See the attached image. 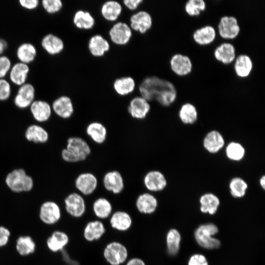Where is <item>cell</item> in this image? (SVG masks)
Returning a JSON list of instances; mask_svg holds the SVG:
<instances>
[{"mask_svg":"<svg viewBox=\"0 0 265 265\" xmlns=\"http://www.w3.org/2000/svg\"><path fill=\"white\" fill-rule=\"evenodd\" d=\"M91 142L83 137L75 135L67 140L66 148L61 151L63 160L70 163H79L86 161L92 154Z\"/></svg>","mask_w":265,"mask_h":265,"instance_id":"6da1fadb","label":"cell"},{"mask_svg":"<svg viewBox=\"0 0 265 265\" xmlns=\"http://www.w3.org/2000/svg\"><path fill=\"white\" fill-rule=\"evenodd\" d=\"M175 87L171 81L157 76L148 77L144 79L139 86L140 96L151 102L156 100L165 91Z\"/></svg>","mask_w":265,"mask_h":265,"instance_id":"7a4b0ae2","label":"cell"},{"mask_svg":"<svg viewBox=\"0 0 265 265\" xmlns=\"http://www.w3.org/2000/svg\"><path fill=\"white\" fill-rule=\"evenodd\" d=\"M217 227L213 223H208L199 226L194 232V237L198 244L201 247L213 249L219 247L221 243L212 236L218 233Z\"/></svg>","mask_w":265,"mask_h":265,"instance_id":"3957f363","label":"cell"},{"mask_svg":"<svg viewBox=\"0 0 265 265\" xmlns=\"http://www.w3.org/2000/svg\"><path fill=\"white\" fill-rule=\"evenodd\" d=\"M100 180L95 174L90 171L79 173L74 180L77 192L83 196L92 195L97 190Z\"/></svg>","mask_w":265,"mask_h":265,"instance_id":"277c9868","label":"cell"},{"mask_svg":"<svg viewBox=\"0 0 265 265\" xmlns=\"http://www.w3.org/2000/svg\"><path fill=\"white\" fill-rule=\"evenodd\" d=\"M101 183L106 191L115 195L122 193L125 189L126 183L124 176L116 169L106 172L101 178Z\"/></svg>","mask_w":265,"mask_h":265,"instance_id":"5b68a950","label":"cell"},{"mask_svg":"<svg viewBox=\"0 0 265 265\" xmlns=\"http://www.w3.org/2000/svg\"><path fill=\"white\" fill-rule=\"evenodd\" d=\"M5 182L8 187L15 192L30 191L33 186L32 179L23 169H15L9 173L6 177Z\"/></svg>","mask_w":265,"mask_h":265,"instance_id":"8992f818","label":"cell"},{"mask_svg":"<svg viewBox=\"0 0 265 265\" xmlns=\"http://www.w3.org/2000/svg\"><path fill=\"white\" fill-rule=\"evenodd\" d=\"M129 252L122 243L113 241L108 243L103 250V256L110 265H121L128 260Z\"/></svg>","mask_w":265,"mask_h":265,"instance_id":"52a82bcc","label":"cell"},{"mask_svg":"<svg viewBox=\"0 0 265 265\" xmlns=\"http://www.w3.org/2000/svg\"><path fill=\"white\" fill-rule=\"evenodd\" d=\"M142 183L147 191L153 193L163 191L167 186V181L160 170L150 169L144 174Z\"/></svg>","mask_w":265,"mask_h":265,"instance_id":"ba28073f","label":"cell"},{"mask_svg":"<svg viewBox=\"0 0 265 265\" xmlns=\"http://www.w3.org/2000/svg\"><path fill=\"white\" fill-rule=\"evenodd\" d=\"M86 138L96 145H102L107 139L108 131L106 126L99 121L88 123L84 129Z\"/></svg>","mask_w":265,"mask_h":265,"instance_id":"9c48e42d","label":"cell"},{"mask_svg":"<svg viewBox=\"0 0 265 265\" xmlns=\"http://www.w3.org/2000/svg\"><path fill=\"white\" fill-rule=\"evenodd\" d=\"M67 213L74 218H80L85 213L86 203L84 197L78 192L69 193L64 199Z\"/></svg>","mask_w":265,"mask_h":265,"instance_id":"30bf717a","label":"cell"},{"mask_svg":"<svg viewBox=\"0 0 265 265\" xmlns=\"http://www.w3.org/2000/svg\"><path fill=\"white\" fill-rule=\"evenodd\" d=\"M151 109L150 102L141 96L132 99L127 106V112L133 120L142 121L146 119Z\"/></svg>","mask_w":265,"mask_h":265,"instance_id":"8fae6325","label":"cell"},{"mask_svg":"<svg viewBox=\"0 0 265 265\" xmlns=\"http://www.w3.org/2000/svg\"><path fill=\"white\" fill-rule=\"evenodd\" d=\"M38 216L44 224L48 225H54L61 219L60 208L56 203L53 201L45 202L40 208Z\"/></svg>","mask_w":265,"mask_h":265,"instance_id":"7c38bea8","label":"cell"},{"mask_svg":"<svg viewBox=\"0 0 265 265\" xmlns=\"http://www.w3.org/2000/svg\"><path fill=\"white\" fill-rule=\"evenodd\" d=\"M240 26L237 19L233 16H223L219 22L218 30L223 39H234L240 32Z\"/></svg>","mask_w":265,"mask_h":265,"instance_id":"4fadbf2b","label":"cell"},{"mask_svg":"<svg viewBox=\"0 0 265 265\" xmlns=\"http://www.w3.org/2000/svg\"><path fill=\"white\" fill-rule=\"evenodd\" d=\"M132 35V29L127 24L119 22L115 23L109 30L111 41L116 45L123 46L127 44Z\"/></svg>","mask_w":265,"mask_h":265,"instance_id":"5bb4252c","label":"cell"},{"mask_svg":"<svg viewBox=\"0 0 265 265\" xmlns=\"http://www.w3.org/2000/svg\"><path fill=\"white\" fill-rule=\"evenodd\" d=\"M158 206V200L152 193L148 191L142 192L139 193L135 198V208L137 211L142 214H152L156 211Z\"/></svg>","mask_w":265,"mask_h":265,"instance_id":"9a60e30c","label":"cell"},{"mask_svg":"<svg viewBox=\"0 0 265 265\" xmlns=\"http://www.w3.org/2000/svg\"><path fill=\"white\" fill-rule=\"evenodd\" d=\"M130 22V26L132 30L144 34L151 28L153 19L148 12L141 10L132 14Z\"/></svg>","mask_w":265,"mask_h":265,"instance_id":"2e32d148","label":"cell"},{"mask_svg":"<svg viewBox=\"0 0 265 265\" xmlns=\"http://www.w3.org/2000/svg\"><path fill=\"white\" fill-rule=\"evenodd\" d=\"M170 65L172 71L180 76H186L192 71V63L190 58L186 55L176 53L171 58Z\"/></svg>","mask_w":265,"mask_h":265,"instance_id":"e0dca14e","label":"cell"},{"mask_svg":"<svg viewBox=\"0 0 265 265\" xmlns=\"http://www.w3.org/2000/svg\"><path fill=\"white\" fill-rule=\"evenodd\" d=\"M109 224L111 228L119 232L128 231L132 224V219L128 212L118 210L113 212L109 217Z\"/></svg>","mask_w":265,"mask_h":265,"instance_id":"ac0fdd59","label":"cell"},{"mask_svg":"<svg viewBox=\"0 0 265 265\" xmlns=\"http://www.w3.org/2000/svg\"><path fill=\"white\" fill-rule=\"evenodd\" d=\"M106 232V227L102 221L92 220L85 225L83 231V236L86 241L93 242L100 239Z\"/></svg>","mask_w":265,"mask_h":265,"instance_id":"d6986e66","label":"cell"},{"mask_svg":"<svg viewBox=\"0 0 265 265\" xmlns=\"http://www.w3.org/2000/svg\"><path fill=\"white\" fill-rule=\"evenodd\" d=\"M69 237L64 231L56 230L52 232L46 240L48 249L53 253L61 252L69 242Z\"/></svg>","mask_w":265,"mask_h":265,"instance_id":"ffe728a7","label":"cell"},{"mask_svg":"<svg viewBox=\"0 0 265 265\" xmlns=\"http://www.w3.org/2000/svg\"><path fill=\"white\" fill-rule=\"evenodd\" d=\"M54 112L63 119L71 117L75 111L71 99L67 96H61L54 100L52 105Z\"/></svg>","mask_w":265,"mask_h":265,"instance_id":"44dd1931","label":"cell"},{"mask_svg":"<svg viewBox=\"0 0 265 265\" xmlns=\"http://www.w3.org/2000/svg\"><path fill=\"white\" fill-rule=\"evenodd\" d=\"M203 145L209 153L215 154L223 148L225 140L220 132L212 130L208 132L204 137Z\"/></svg>","mask_w":265,"mask_h":265,"instance_id":"7402d4cb","label":"cell"},{"mask_svg":"<svg viewBox=\"0 0 265 265\" xmlns=\"http://www.w3.org/2000/svg\"><path fill=\"white\" fill-rule=\"evenodd\" d=\"M34 96V86L30 83H25L18 89L14 99L15 104L20 108L27 107L33 102Z\"/></svg>","mask_w":265,"mask_h":265,"instance_id":"603a6c76","label":"cell"},{"mask_svg":"<svg viewBox=\"0 0 265 265\" xmlns=\"http://www.w3.org/2000/svg\"><path fill=\"white\" fill-rule=\"evenodd\" d=\"M92 209L94 215L100 219L109 217L113 212V205L106 197L100 196L93 202Z\"/></svg>","mask_w":265,"mask_h":265,"instance_id":"cb8c5ba5","label":"cell"},{"mask_svg":"<svg viewBox=\"0 0 265 265\" xmlns=\"http://www.w3.org/2000/svg\"><path fill=\"white\" fill-rule=\"evenodd\" d=\"M214 56L217 60L223 64L231 63L236 57L235 48L230 43H223L215 49Z\"/></svg>","mask_w":265,"mask_h":265,"instance_id":"d4e9b609","label":"cell"},{"mask_svg":"<svg viewBox=\"0 0 265 265\" xmlns=\"http://www.w3.org/2000/svg\"><path fill=\"white\" fill-rule=\"evenodd\" d=\"M88 50L90 53L95 57L103 56L110 49L107 40L100 34L92 36L88 43Z\"/></svg>","mask_w":265,"mask_h":265,"instance_id":"484cf974","label":"cell"},{"mask_svg":"<svg viewBox=\"0 0 265 265\" xmlns=\"http://www.w3.org/2000/svg\"><path fill=\"white\" fill-rule=\"evenodd\" d=\"M194 41L200 45L212 43L216 37V31L212 26L207 25L197 29L192 35Z\"/></svg>","mask_w":265,"mask_h":265,"instance_id":"4316f807","label":"cell"},{"mask_svg":"<svg viewBox=\"0 0 265 265\" xmlns=\"http://www.w3.org/2000/svg\"><path fill=\"white\" fill-rule=\"evenodd\" d=\"M41 45L51 55L60 53L64 48L63 40L53 34H48L45 36L42 40Z\"/></svg>","mask_w":265,"mask_h":265,"instance_id":"83f0119b","label":"cell"},{"mask_svg":"<svg viewBox=\"0 0 265 265\" xmlns=\"http://www.w3.org/2000/svg\"><path fill=\"white\" fill-rule=\"evenodd\" d=\"M36 248V243L29 235H21L16 240L15 249L21 256L26 257L33 254Z\"/></svg>","mask_w":265,"mask_h":265,"instance_id":"f1b7e54d","label":"cell"},{"mask_svg":"<svg viewBox=\"0 0 265 265\" xmlns=\"http://www.w3.org/2000/svg\"><path fill=\"white\" fill-rule=\"evenodd\" d=\"M253 65L250 57L245 54H241L236 57L234 70L236 75L240 78H246L250 74Z\"/></svg>","mask_w":265,"mask_h":265,"instance_id":"f546056e","label":"cell"},{"mask_svg":"<svg viewBox=\"0 0 265 265\" xmlns=\"http://www.w3.org/2000/svg\"><path fill=\"white\" fill-rule=\"evenodd\" d=\"M122 11L121 4L116 0H108L101 6V13L103 17L110 22L115 21Z\"/></svg>","mask_w":265,"mask_h":265,"instance_id":"4dcf8cb0","label":"cell"},{"mask_svg":"<svg viewBox=\"0 0 265 265\" xmlns=\"http://www.w3.org/2000/svg\"><path fill=\"white\" fill-rule=\"evenodd\" d=\"M30 111L34 118L39 122L47 121L51 114V107L46 102L33 101L30 105Z\"/></svg>","mask_w":265,"mask_h":265,"instance_id":"1f68e13d","label":"cell"},{"mask_svg":"<svg viewBox=\"0 0 265 265\" xmlns=\"http://www.w3.org/2000/svg\"><path fill=\"white\" fill-rule=\"evenodd\" d=\"M113 86L117 94L125 96L134 91L135 82L131 77H123L116 79L113 82Z\"/></svg>","mask_w":265,"mask_h":265,"instance_id":"d6a6232c","label":"cell"},{"mask_svg":"<svg viewBox=\"0 0 265 265\" xmlns=\"http://www.w3.org/2000/svg\"><path fill=\"white\" fill-rule=\"evenodd\" d=\"M29 71L26 64L19 62L15 64L10 72L11 81L17 85H22L25 83Z\"/></svg>","mask_w":265,"mask_h":265,"instance_id":"836d02e7","label":"cell"},{"mask_svg":"<svg viewBox=\"0 0 265 265\" xmlns=\"http://www.w3.org/2000/svg\"><path fill=\"white\" fill-rule=\"evenodd\" d=\"M73 23L79 29L88 30L93 27L95 20L89 12L79 10L74 15Z\"/></svg>","mask_w":265,"mask_h":265,"instance_id":"e575fe53","label":"cell"},{"mask_svg":"<svg viewBox=\"0 0 265 265\" xmlns=\"http://www.w3.org/2000/svg\"><path fill=\"white\" fill-rule=\"evenodd\" d=\"M199 202L201 211L210 214H213L216 212L220 204L219 198L212 193H207L202 195Z\"/></svg>","mask_w":265,"mask_h":265,"instance_id":"d590c367","label":"cell"},{"mask_svg":"<svg viewBox=\"0 0 265 265\" xmlns=\"http://www.w3.org/2000/svg\"><path fill=\"white\" fill-rule=\"evenodd\" d=\"M179 117L184 124H193L198 119V111L194 105L186 103L181 106L179 112Z\"/></svg>","mask_w":265,"mask_h":265,"instance_id":"8d00e7d4","label":"cell"},{"mask_svg":"<svg viewBox=\"0 0 265 265\" xmlns=\"http://www.w3.org/2000/svg\"><path fill=\"white\" fill-rule=\"evenodd\" d=\"M37 54L35 47L31 44L25 43L21 44L17 51V56L21 62L27 64L32 62Z\"/></svg>","mask_w":265,"mask_h":265,"instance_id":"74e56055","label":"cell"},{"mask_svg":"<svg viewBox=\"0 0 265 265\" xmlns=\"http://www.w3.org/2000/svg\"><path fill=\"white\" fill-rule=\"evenodd\" d=\"M25 135L28 141L35 143H44L48 139V134L45 130L35 125L28 127Z\"/></svg>","mask_w":265,"mask_h":265,"instance_id":"f35d334b","label":"cell"},{"mask_svg":"<svg viewBox=\"0 0 265 265\" xmlns=\"http://www.w3.org/2000/svg\"><path fill=\"white\" fill-rule=\"evenodd\" d=\"M181 235L175 229H171L166 235V245L168 254L170 255H176L180 248Z\"/></svg>","mask_w":265,"mask_h":265,"instance_id":"ab89813d","label":"cell"},{"mask_svg":"<svg viewBox=\"0 0 265 265\" xmlns=\"http://www.w3.org/2000/svg\"><path fill=\"white\" fill-rule=\"evenodd\" d=\"M225 153L227 158L230 160L238 161L244 158L245 150L240 143L232 141L229 143L226 146Z\"/></svg>","mask_w":265,"mask_h":265,"instance_id":"60d3db41","label":"cell"},{"mask_svg":"<svg viewBox=\"0 0 265 265\" xmlns=\"http://www.w3.org/2000/svg\"><path fill=\"white\" fill-rule=\"evenodd\" d=\"M247 188V183L241 178L234 177L230 182V192L234 197L241 198L243 197L246 194Z\"/></svg>","mask_w":265,"mask_h":265,"instance_id":"b9f144b4","label":"cell"},{"mask_svg":"<svg viewBox=\"0 0 265 265\" xmlns=\"http://www.w3.org/2000/svg\"><path fill=\"white\" fill-rule=\"evenodd\" d=\"M206 8V3L204 0H188L185 5V10L191 16H198Z\"/></svg>","mask_w":265,"mask_h":265,"instance_id":"7bdbcfd3","label":"cell"},{"mask_svg":"<svg viewBox=\"0 0 265 265\" xmlns=\"http://www.w3.org/2000/svg\"><path fill=\"white\" fill-rule=\"evenodd\" d=\"M42 4L44 9L50 14L57 13L63 6L61 0H43Z\"/></svg>","mask_w":265,"mask_h":265,"instance_id":"ee69618b","label":"cell"},{"mask_svg":"<svg viewBox=\"0 0 265 265\" xmlns=\"http://www.w3.org/2000/svg\"><path fill=\"white\" fill-rule=\"evenodd\" d=\"M11 86L9 83L5 80L0 79V100L4 101L10 97Z\"/></svg>","mask_w":265,"mask_h":265,"instance_id":"f6af8a7d","label":"cell"},{"mask_svg":"<svg viewBox=\"0 0 265 265\" xmlns=\"http://www.w3.org/2000/svg\"><path fill=\"white\" fill-rule=\"evenodd\" d=\"M11 61L6 56H0V79L4 77L11 68Z\"/></svg>","mask_w":265,"mask_h":265,"instance_id":"bcb514c9","label":"cell"},{"mask_svg":"<svg viewBox=\"0 0 265 265\" xmlns=\"http://www.w3.org/2000/svg\"><path fill=\"white\" fill-rule=\"evenodd\" d=\"M11 232L10 230L3 225H0V248L6 246L10 239Z\"/></svg>","mask_w":265,"mask_h":265,"instance_id":"7dc6e473","label":"cell"},{"mask_svg":"<svg viewBox=\"0 0 265 265\" xmlns=\"http://www.w3.org/2000/svg\"><path fill=\"white\" fill-rule=\"evenodd\" d=\"M188 265H208L206 258L202 254H196L190 258Z\"/></svg>","mask_w":265,"mask_h":265,"instance_id":"c3c4849f","label":"cell"},{"mask_svg":"<svg viewBox=\"0 0 265 265\" xmlns=\"http://www.w3.org/2000/svg\"><path fill=\"white\" fill-rule=\"evenodd\" d=\"M19 3L23 7L31 10L37 7L39 1L38 0H20Z\"/></svg>","mask_w":265,"mask_h":265,"instance_id":"681fc988","label":"cell"},{"mask_svg":"<svg viewBox=\"0 0 265 265\" xmlns=\"http://www.w3.org/2000/svg\"><path fill=\"white\" fill-rule=\"evenodd\" d=\"M123 2L127 8L134 10L143 2V0H124Z\"/></svg>","mask_w":265,"mask_h":265,"instance_id":"f907efd6","label":"cell"},{"mask_svg":"<svg viewBox=\"0 0 265 265\" xmlns=\"http://www.w3.org/2000/svg\"><path fill=\"white\" fill-rule=\"evenodd\" d=\"M125 263V265H146L144 260L138 257L130 259Z\"/></svg>","mask_w":265,"mask_h":265,"instance_id":"816d5d0a","label":"cell"},{"mask_svg":"<svg viewBox=\"0 0 265 265\" xmlns=\"http://www.w3.org/2000/svg\"><path fill=\"white\" fill-rule=\"evenodd\" d=\"M6 47V44L4 40L0 38V55L4 52Z\"/></svg>","mask_w":265,"mask_h":265,"instance_id":"f5cc1de1","label":"cell"},{"mask_svg":"<svg viewBox=\"0 0 265 265\" xmlns=\"http://www.w3.org/2000/svg\"><path fill=\"white\" fill-rule=\"evenodd\" d=\"M260 185L263 189L265 188V176H262L259 181Z\"/></svg>","mask_w":265,"mask_h":265,"instance_id":"db71d44e","label":"cell"}]
</instances>
